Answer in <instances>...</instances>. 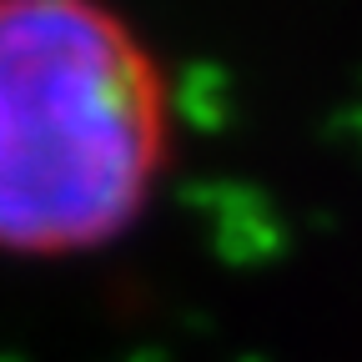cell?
Segmentation results:
<instances>
[{
    "mask_svg": "<svg viewBox=\"0 0 362 362\" xmlns=\"http://www.w3.org/2000/svg\"><path fill=\"white\" fill-rule=\"evenodd\" d=\"M171 166V81L106 0H0V252L126 237Z\"/></svg>",
    "mask_w": 362,
    "mask_h": 362,
    "instance_id": "6da1fadb",
    "label": "cell"
}]
</instances>
